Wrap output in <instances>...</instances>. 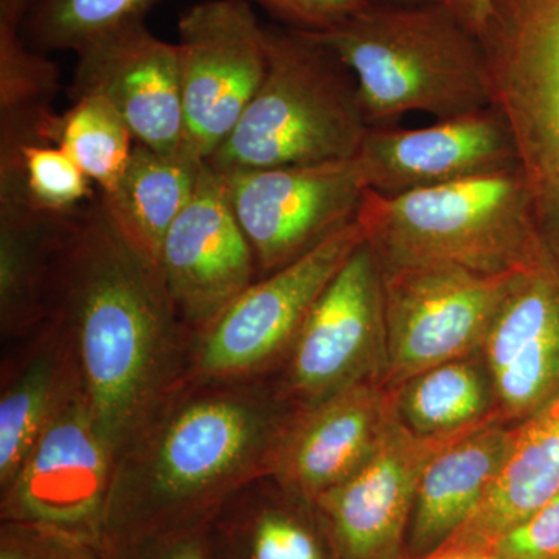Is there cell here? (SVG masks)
Masks as SVG:
<instances>
[{
	"label": "cell",
	"mask_w": 559,
	"mask_h": 559,
	"mask_svg": "<svg viewBox=\"0 0 559 559\" xmlns=\"http://www.w3.org/2000/svg\"><path fill=\"white\" fill-rule=\"evenodd\" d=\"M480 40L540 226L559 230V0H495Z\"/></svg>",
	"instance_id": "6"
},
{
	"label": "cell",
	"mask_w": 559,
	"mask_h": 559,
	"mask_svg": "<svg viewBox=\"0 0 559 559\" xmlns=\"http://www.w3.org/2000/svg\"><path fill=\"white\" fill-rule=\"evenodd\" d=\"M444 3L457 14L459 20L471 32L476 33L480 38V33L484 32L495 0H444Z\"/></svg>",
	"instance_id": "34"
},
{
	"label": "cell",
	"mask_w": 559,
	"mask_h": 559,
	"mask_svg": "<svg viewBox=\"0 0 559 559\" xmlns=\"http://www.w3.org/2000/svg\"><path fill=\"white\" fill-rule=\"evenodd\" d=\"M178 36L183 151L207 162L230 138L264 79L266 25L248 0H202L182 11Z\"/></svg>",
	"instance_id": "10"
},
{
	"label": "cell",
	"mask_w": 559,
	"mask_h": 559,
	"mask_svg": "<svg viewBox=\"0 0 559 559\" xmlns=\"http://www.w3.org/2000/svg\"><path fill=\"white\" fill-rule=\"evenodd\" d=\"M72 97L98 94L123 117L135 142L159 153L183 150L178 46L157 38L145 21L92 40L76 51Z\"/></svg>",
	"instance_id": "18"
},
{
	"label": "cell",
	"mask_w": 559,
	"mask_h": 559,
	"mask_svg": "<svg viewBox=\"0 0 559 559\" xmlns=\"http://www.w3.org/2000/svg\"><path fill=\"white\" fill-rule=\"evenodd\" d=\"M484 345L495 407L522 421L559 392V231L543 229Z\"/></svg>",
	"instance_id": "16"
},
{
	"label": "cell",
	"mask_w": 559,
	"mask_h": 559,
	"mask_svg": "<svg viewBox=\"0 0 559 559\" xmlns=\"http://www.w3.org/2000/svg\"><path fill=\"white\" fill-rule=\"evenodd\" d=\"M267 66L237 128L207 160L221 175L355 159L370 130L355 76L307 33L266 25Z\"/></svg>",
	"instance_id": "5"
},
{
	"label": "cell",
	"mask_w": 559,
	"mask_h": 559,
	"mask_svg": "<svg viewBox=\"0 0 559 559\" xmlns=\"http://www.w3.org/2000/svg\"><path fill=\"white\" fill-rule=\"evenodd\" d=\"M479 551L496 559H559V495Z\"/></svg>",
	"instance_id": "30"
},
{
	"label": "cell",
	"mask_w": 559,
	"mask_h": 559,
	"mask_svg": "<svg viewBox=\"0 0 559 559\" xmlns=\"http://www.w3.org/2000/svg\"><path fill=\"white\" fill-rule=\"evenodd\" d=\"M160 0H31L20 24V32L32 49L79 51L135 22Z\"/></svg>",
	"instance_id": "28"
},
{
	"label": "cell",
	"mask_w": 559,
	"mask_h": 559,
	"mask_svg": "<svg viewBox=\"0 0 559 559\" xmlns=\"http://www.w3.org/2000/svg\"><path fill=\"white\" fill-rule=\"evenodd\" d=\"M378 5H419V3L444 2V0H369Z\"/></svg>",
	"instance_id": "37"
},
{
	"label": "cell",
	"mask_w": 559,
	"mask_h": 559,
	"mask_svg": "<svg viewBox=\"0 0 559 559\" xmlns=\"http://www.w3.org/2000/svg\"><path fill=\"white\" fill-rule=\"evenodd\" d=\"M294 496L263 474L221 503L212 516L237 559H326L314 530L290 506Z\"/></svg>",
	"instance_id": "25"
},
{
	"label": "cell",
	"mask_w": 559,
	"mask_h": 559,
	"mask_svg": "<svg viewBox=\"0 0 559 559\" xmlns=\"http://www.w3.org/2000/svg\"><path fill=\"white\" fill-rule=\"evenodd\" d=\"M75 160L43 132H0V213L66 219L98 198Z\"/></svg>",
	"instance_id": "23"
},
{
	"label": "cell",
	"mask_w": 559,
	"mask_h": 559,
	"mask_svg": "<svg viewBox=\"0 0 559 559\" xmlns=\"http://www.w3.org/2000/svg\"><path fill=\"white\" fill-rule=\"evenodd\" d=\"M223 176L259 278L355 223L367 193L356 159Z\"/></svg>",
	"instance_id": "11"
},
{
	"label": "cell",
	"mask_w": 559,
	"mask_h": 559,
	"mask_svg": "<svg viewBox=\"0 0 559 559\" xmlns=\"http://www.w3.org/2000/svg\"><path fill=\"white\" fill-rule=\"evenodd\" d=\"M202 535L198 528L176 530V536L162 540L151 559H213Z\"/></svg>",
	"instance_id": "33"
},
{
	"label": "cell",
	"mask_w": 559,
	"mask_h": 559,
	"mask_svg": "<svg viewBox=\"0 0 559 559\" xmlns=\"http://www.w3.org/2000/svg\"><path fill=\"white\" fill-rule=\"evenodd\" d=\"M358 221L381 271L450 264L506 274L528 267L544 242L522 168L396 197L367 190Z\"/></svg>",
	"instance_id": "4"
},
{
	"label": "cell",
	"mask_w": 559,
	"mask_h": 559,
	"mask_svg": "<svg viewBox=\"0 0 559 559\" xmlns=\"http://www.w3.org/2000/svg\"><path fill=\"white\" fill-rule=\"evenodd\" d=\"M364 241L356 219L300 259L255 280L197 337L187 378L271 377L320 294Z\"/></svg>",
	"instance_id": "8"
},
{
	"label": "cell",
	"mask_w": 559,
	"mask_h": 559,
	"mask_svg": "<svg viewBox=\"0 0 559 559\" xmlns=\"http://www.w3.org/2000/svg\"><path fill=\"white\" fill-rule=\"evenodd\" d=\"M400 415V392L370 377L297 409L280 437L271 473L310 502L348 479L380 447Z\"/></svg>",
	"instance_id": "17"
},
{
	"label": "cell",
	"mask_w": 559,
	"mask_h": 559,
	"mask_svg": "<svg viewBox=\"0 0 559 559\" xmlns=\"http://www.w3.org/2000/svg\"><path fill=\"white\" fill-rule=\"evenodd\" d=\"M498 415L502 414L495 407L466 428L433 436L415 432L403 418L396 419L370 459L312 503L340 558H403L404 536L426 465L437 452Z\"/></svg>",
	"instance_id": "13"
},
{
	"label": "cell",
	"mask_w": 559,
	"mask_h": 559,
	"mask_svg": "<svg viewBox=\"0 0 559 559\" xmlns=\"http://www.w3.org/2000/svg\"><path fill=\"white\" fill-rule=\"evenodd\" d=\"M157 267L180 322L194 341L259 280L226 180L209 164L165 237Z\"/></svg>",
	"instance_id": "14"
},
{
	"label": "cell",
	"mask_w": 559,
	"mask_h": 559,
	"mask_svg": "<svg viewBox=\"0 0 559 559\" xmlns=\"http://www.w3.org/2000/svg\"><path fill=\"white\" fill-rule=\"evenodd\" d=\"M60 87L57 62L32 49L20 27L0 22V131L50 128Z\"/></svg>",
	"instance_id": "29"
},
{
	"label": "cell",
	"mask_w": 559,
	"mask_h": 559,
	"mask_svg": "<svg viewBox=\"0 0 559 559\" xmlns=\"http://www.w3.org/2000/svg\"><path fill=\"white\" fill-rule=\"evenodd\" d=\"M522 271L491 275L450 264L382 271L384 385L401 392L418 374L484 349Z\"/></svg>",
	"instance_id": "7"
},
{
	"label": "cell",
	"mask_w": 559,
	"mask_h": 559,
	"mask_svg": "<svg viewBox=\"0 0 559 559\" xmlns=\"http://www.w3.org/2000/svg\"><path fill=\"white\" fill-rule=\"evenodd\" d=\"M558 495L559 392L513 423V439L498 476L468 520L437 550H479Z\"/></svg>",
	"instance_id": "20"
},
{
	"label": "cell",
	"mask_w": 559,
	"mask_h": 559,
	"mask_svg": "<svg viewBox=\"0 0 559 559\" xmlns=\"http://www.w3.org/2000/svg\"><path fill=\"white\" fill-rule=\"evenodd\" d=\"M384 364V277L364 241L320 294L271 378L283 399L305 409L382 377Z\"/></svg>",
	"instance_id": "9"
},
{
	"label": "cell",
	"mask_w": 559,
	"mask_h": 559,
	"mask_svg": "<svg viewBox=\"0 0 559 559\" xmlns=\"http://www.w3.org/2000/svg\"><path fill=\"white\" fill-rule=\"evenodd\" d=\"M75 216L51 219L0 213L2 347L28 340L47 322L55 257L62 235Z\"/></svg>",
	"instance_id": "24"
},
{
	"label": "cell",
	"mask_w": 559,
	"mask_h": 559,
	"mask_svg": "<svg viewBox=\"0 0 559 559\" xmlns=\"http://www.w3.org/2000/svg\"><path fill=\"white\" fill-rule=\"evenodd\" d=\"M484 377L466 359L418 374L400 392V415L415 432L444 433L466 428L495 411Z\"/></svg>",
	"instance_id": "26"
},
{
	"label": "cell",
	"mask_w": 559,
	"mask_h": 559,
	"mask_svg": "<svg viewBox=\"0 0 559 559\" xmlns=\"http://www.w3.org/2000/svg\"><path fill=\"white\" fill-rule=\"evenodd\" d=\"M116 460L80 388L2 489L3 521L40 525L102 547Z\"/></svg>",
	"instance_id": "12"
},
{
	"label": "cell",
	"mask_w": 559,
	"mask_h": 559,
	"mask_svg": "<svg viewBox=\"0 0 559 559\" xmlns=\"http://www.w3.org/2000/svg\"><path fill=\"white\" fill-rule=\"evenodd\" d=\"M98 549L57 530L3 521L0 559H97Z\"/></svg>",
	"instance_id": "31"
},
{
	"label": "cell",
	"mask_w": 559,
	"mask_h": 559,
	"mask_svg": "<svg viewBox=\"0 0 559 559\" xmlns=\"http://www.w3.org/2000/svg\"><path fill=\"white\" fill-rule=\"evenodd\" d=\"M355 159L367 190L384 197L521 168L513 132L495 106L418 130L370 128Z\"/></svg>",
	"instance_id": "15"
},
{
	"label": "cell",
	"mask_w": 559,
	"mask_h": 559,
	"mask_svg": "<svg viewBox=\"0 0 559 559\" xmlns=\"http://www.w3.org/2000/svg\"><path fill=\"white\" fill-rule=\"evenodd\" d=\"M72 100L58 117L57 143L98 194H108L123 178L138 142L123 117L102 95L81 94Z\"/></svg>",
	"instance_id": "27"
},
{
	"label": "cell",
	"mask_w": 559,
	"mask_h": 559,
	"mask_svg": "<svg viewBox=\"0 0 559 559\" xmlns=\"http://www.w3.org/2000/svg\"><path fill=\"white\" fill-rule=\"evenodd\" d=\"M205 164L183 150L159 153L138 143L116 189L100 194L121 234L156 266L165 237L193 197Z\"/></svg>",
	"instance_id": "22"
},
{
	"label": "cell",
	"mask_w": 559,
	"mask_h": 559,
	"mask_svg": "<svg viewBox=\"0 0 559 559\" xmlns=\"http://www.w3.org/2000/svg\"><path fill=\"white\" fill-rule=\"evenodd\" d=\"M296 411L271 377L180 381L117 455L103 539L198 528L231 492L271 473Z\"/></svg>",
	"instance_id": "2"
},
{
	"label": "cell",
	"mask_w": 559,
	"mask_h": 559,
	"mask_svg": "<svg viewBox=\"0 0 559 559\" xmlns=\"http://www.w3.org/2000/svg\"><path fill=\"white\" fill-rule=\"evenodd\" d=\"M31 0H0V22L20 27Z\"/></svg>",
	"instance_id": "35"
},
{
	"label": "cell",
	"mask_w": 559,
	"mask_h": 559,
	"mask_svg": "<svg viewBox=\"0 0 559 559\" xmlns=\"http://www.w3.org/2000/svg\"><path fill=\"white\" fill-rule=\"evenodd\" d=\"M75 349L81 390L119 454L175 385L189 377L194 337L156 264L121 234L98 194L62 235L47 319Z\"/></svg>",
	"instance_id": "1"
},
{
	"label": "cell",
	"mask_w": 559,
	"mask_h": 559,
	"mask_svg": "<svg viewBox=\"0 0 559 559\" xmlns=\"http://www.w3.org/2000/svg\"><path fill=\"white\" fill-rule=\"evenodd\" d=\"M289 31L318 35L340 27L369 5V0H248Z\"/></svg>",
	"instance_id": "32"
},
{
	"label": "cell",
	"mask_w": 559,
	"mask_h": 559,
	"mask_svg": "<svg viewBox=\"0 0 559 559\" xmlns=\"http://www.w3.org/2000/svg\"><path fill=\"white\" fill-rule=\"evenodd\" d=\"M311 36L355 76L370 128L392 127L412 112L447 120L492 106L481 40L444 2L369 3Z\"/></svg>",
	"instance_id": "3"
},
{
	"label": "cell",
	"mask_w": 559,
	"mask_h": 559,
	"mask_svg": "<svg viewBox=\"0 0 559 559\" xmlns=\"http://www.w3.org/2000/svg\"><path fill=\"white\" fill-rule=\"evenodd\" d=\"M401 559H496L479 550H436L423 557H403Z\"/></svg>",
	"instance_id": "36"
},
{
	"label": "cell",
	"mask_w": 559,
	"mask_h": 559,
	"mask_svg": "<svg viewBox=\"0 0 559 559\" xmlns=\"http://www.w3.org/2000/svg\"><path fill=\"white\" fill-rule=\"evenodd\" d=\"M513 423L498 415L437 452L419 480L409 555L439 549L479 506L509 454Z\"/></svg>",
	"instance_id": "21"
},
{
	"label": "cell",
	"mask_w": 559,
	"mask_h": 559,
	"mask_svg": "<svg viewBox=\"0 0 559 559\" xmlns=\"http://www.w3.org/2000/svg\"><path fill=\"white\" fill-rule=\"evenodd\" d=\"M80 388L75 349L60 320L47 319L28 340L2 347L0 491Z\"/></svg>",
	"instance_id": "19"
}]
</instances>
